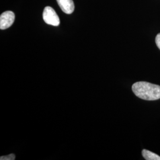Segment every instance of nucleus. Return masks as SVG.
Instances as JSON below:
<instances>
[{
    "instance_id": "f257e3e1",
    "label": "nucleus",
    "mask_w": 160,
    "mask_h": 160,
    "mask_svg": "<svg viewBox=\"0 0 160 160\" xmlns=\"http://www.w3.org/2000/svg\"><path fill=\"white\" fill-rule=\"evenodd\" d=\"M132 90L138 97L145 100H157L160 98V86L145 81L137 82Z\"/></svg>"
},
{
    "instance_id": "f03ea898",
    "label": "nucleus",
    "mask_w": 160,
    "mask_h": 160,
    "mask_svg": "<svg viewBox=\"0 0 160 160\" xmlns=\"http://www.w3.org/2000/svg\"><path fill=\"white\" fill-rule=\"evenodd\" d=\"M43 18L45 22L52 26H58L60 24V20L55 11L51 7H46L43 12Z\"/></svg>"
},
{
    "instance_id": "7ed1b4c3",
    "label": "nucleus",
    "mask_w": 160,
    "mask_h": 160,
    "mask_svg": "<svg viewBox=\"0 0 160 160\" xmlns=\"http://www.w3.org/2000/svg\"><path fill=\"white\" fill-rule=\"evenodd\" d=\"M15 20V14L12 11H7L1 14L0 29L5 30L11 27Z\"/></svg>"
},
{
    "instance_id": "20e7f679",
    "label": "nucleus",
    "mask_w": 160,
    "mask_h": 160,
    "mask_svg": "<svg viewBox=\"0 0 160 160\" xmlns=\"http://www.w3.org/2000/svg\"><path fill=\"white\" fill-rule=\"evenodd\" d=\"M58 4L65 13L70 14L74 11V4L72 0H57Z\"/></svg>"
},
{
    "instance_id": "39448f33",
    "label": "nucleus",
    "mask_w": 160,
    "mask_h": 160,
    "mask_svg": "<svg viewBox=\"0 0 160 160\" xmlns=\"http://www.w3.org/2000/svg\"><path fill=\"white\" fill-rule=\"evenodd\" d=\"M142 155L146 160H160V157L159 155L147 149L142 150Z\"/></svg>"
},
{
    "instance_id": "423d86ee",
    "label": "nucleus",
    "mask_w": 160,
    "mask_h": 160,
    "mask_svg": "<svg viewBox=\"0 0 160 160\" xmlns=\"http://www.w3.org/2000/svg\"><path fill=\"white\" fill-rule=\"evenodd\" d=\"M16 158V156L14 154H10L6 156H2L0 157L1 160H14Z\"/></svg>"
},
{
    "instance_id": "0eeeda50",
    "label": "nucleus",
    "mask_w": 160,
    "mask_h": 160,
    "mask_svg": "<svg viewBox=\"0 0 160 160\" xmlns=\"http://www.w3.org/2000/svg\"><path fill=\"white\" fill-rule=\"evenodd\" d=\"M155 43L157 46L160 50V33H158L157 35L155 38Z\"/></svg>"
}]
</instances>
